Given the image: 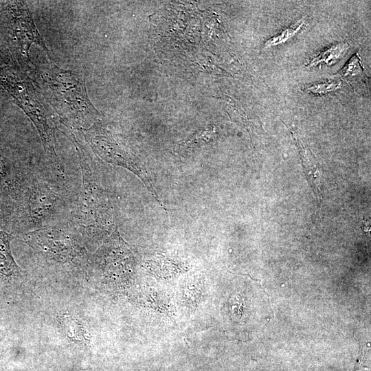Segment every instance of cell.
Masks as SVG:
<instances>
[{
    "mask_svg": "<svg viewBox=\"0 0 371 371\" xmlns=\"http://www.w3.org/2000/svg\"><path fill=\"white\" fill-rule=\"evenodd\" d=\"M340 82H326L311 86L306 89L307 91L315 94H324L328 92L333 91L340 87Z\"/></svg>",
    "mask_w": 371,
    "mask_h": 371,
    "instance_id": "obj_14",
    "label": "cell"
},
{
    "mask_svg": "<svg viewBox=\"0 0 371 371\" xmlns=\"http://www.w3.org/2000/svg\"><path fill=\"white\" fill-rule=\"evenodd\" d=\"M11 59L12 57L7 46L0 41V66L9 65Z\"/></svg>",
    "mask_w": 371,
    "mask_h": 371,
    "instance_id": "obj_15",
    "label": "cell"
},
{
    "mask_svg": "<svg viewBox=\"0 0 371 371\" xmlns=\"http://www.w3.org/2000/svg\"><path fill=\"white\" fill-rule=\"evenodd\" d=\"M0 86L34 124L52 170L63 176L64 169L56 148L55 120L31 78L16 65H3L0 66Z\"/></svg>",
    "mask_w": 371,
    "mask_h": 371,
    "instance_id": "obj_4",
    "label": "cell"
},
{
    "mask_svg": "<svg viewBox=\"0 0 371 371\" xmlns=\"http://www.w3.org/2000/svg\"><path fill=\"white\" fill-rule=\"evenodd\" d=\"M363 69V67L360 56L358 54H356L336 76H347L349 75H356L361 72Z\"/></svg>",
    "mask_w": 371,
    "mask_h": 371,
    "instance_id": "obj_13",
    "label": "cell"
},
{
    "mask_svg": "<svg viewBox=\"0 0 371 371\" xmlns=\"http://www.w3.org/2000/svg\"><path fill=\"white\" fill-rule=\"evenodd\" d=\"M34 170L18 201L10 227L24 234L67 224L74 202L56 179Z\"/></svg>",
    "mask_w": 371,
    "mask_h": 371,
    "instance_id": "obj_2",
    "label": "cell"
},
{
    "mask_svg": "<svg viewBox=\"0 0 371 371\" xmlns=\"http://www.w3.org/2000/svg\"><path fill=\"white\" fill-rule=\"evenodd\" d=\"M49 58L47 62L35 64L28 76L67 131L84 133L100 121L102 115L88 96L84 77L59 67Z\"/></svg>",
    "mask_w": 371,
    "mask_h": 371,
    "instance_id": "obj_1",
    "label": "cell"
},
{
    "mask_svg": "<svg viewBox=\"0 0 371 371\" xmlns=\"http://www.w3.org/2000/svg\"><path fill=\"white\" fill-rule=\"evenodd\" d=\"M27 164L0 148V223L10 225L23 188L31 174Z\"/></svg>",
    "mask_w": 371,
    "mask_h": 371,
    "instance_id": "obj_7",
    "label": "cell"
},
{
    "mask_svg": "<svg viewBox=\"0 0 371 371\" xmlns=\"http://www.w3.org/2000/svg\"><path fill=\"white\" fill-rule=\"evenodd\" d=\"M84 135L93 153L106 162L123 167L137 175L148 192L164 207L145 168L142 167L131 148L120 137L106 131L101 121L84 132Z\"/></svg>",
    "mask_w": 371,
    "mask_h": 371,
    "instance_id": "obj_6",
    "label": "cell"
},
{
    "mask_svg": "<svg viewBox=\"0 0 371 371\" xmlns=\"http://www.w3.org/2000/svg\"><path fill=\"white\" fill-rule=\"evenodd\" d=\"M0 21L4 43L15 63L14 65L29 75L35 67L30 56L32 45H37L48 53L29 7L25 1H6L3 3Z\"/></svg>",
    "mask_w": 371,
    "mask_h": 371,
    "instance_id": "obj_5",
    "label": "cell"
},
{
    "mask_svg": "<svg viewBox=\"0 0 371 371\" xmlns=\"http://www.w3.org/2000/svg\"><path fill=\"white\" fill-rule=\"evenodd\" d=\"M348 48V45L345 43L334 45L313 58L309 63L308 67L333 64L344 55Z\"/></svg>",
    "mask_w": 371,
    "mask_h": 371,
    "instance_id": "obj_10",
    "label": "cell"
},
{
    "mask_svg": "<svg viewBox=\"0 0 371 371\" xmlns=\"http://www.w3.org/2000/svg\"><path fill=\"white\" fill-rule=\"evenodd\" d=\"M303 25L304 21L302 20L297 21L295 24H293L290 27L284 29L280 34L268 39L265 44V47H270L286 41L288 39L293 36L298 31H300Z\"/></svg>",
    "mask_w": 371,
    "mask_h": 371,
    "instance_id": "obj_11",
    "label": "cell"
},
{
    "mask_svg": "<svg viewBox=\"0 0 371 371\" xmlns=\"http://www.w3.org/2000/svg\"><path fill=\"white\" fill-rule=\"evenodd\" d=\"M23 240L41 257L56 262H71L78 254L71 234L60 228L29 232L23 234Z\"/></svg>",
    "mask_w": 371,
    "mask_h": 371,
    "instance_id": "obj_8",
    "label": "cell"
},
{
    "mask_svg": "<svg viewBox=\"0 0 371 371\" xmlns=\"http://www.w3.org/2000/svg\"><path fill=\"white\" fill-rule=\"evenodd\" d=\"M213 134L214 130L212 128L203 130L194 135L190 139L179 144V146H181V147H179V148H181V149L186 150L188 148L190 149L192 148H196V146H200L203 144L207 143L210 136H212Z\"/></svg>",
    "mask_w": 371,
    "mask_h": 371,
    "instance_id": "obj_12",
    "label": "cell"
},
{
    "mask_svg": "<svg viewBox=\"0 0 371 371\" xmlns=\"http://www.w3.org/2000/svg\"><path fill=\"white\" fill-rule=\"evenodd\" d=\"M58 322L63 333L71 341L87 345L90 337L80 320L74 316L64 313L58 317Z\"/></svg>",
    "mask_w": 371,
    "mask_h": 371,
    "instance_id": "obj_9",
    "label": "cell"
},
{
    "mask_svg": "<svg viewBox=\"0 0 371 371\" xmlns=\"http://www.w3.org/2000/svg\"><path fill=\"white\" fill-rule=\"evenodd\" d=\"M64 133L73 142L81 170L82 185L74 201L67 225L82 234H95L111 224V204L96 174V166L87 146L71 131Z\"/></svg>",
    "mask_w": 371,
    "mask_h": 371,
    "instance_id": "obj_3",
    "label": "cell"
}]
</instances>
